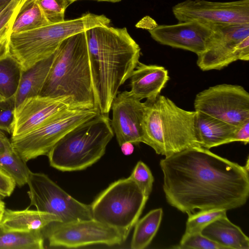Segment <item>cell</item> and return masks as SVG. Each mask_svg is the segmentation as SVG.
<instances>
[{"instance_id":"obj_10","label":"cell","mask_w":249,"mask_h":249,"mask_svg":"<svg viewBox=\"0 0 249 249\" xmlns=\"http://www.w3.org/2000/svg\"><path fill=\"white\" fill-rule=\"evenodd\" d=\"M27 184L30 207L57 215L61 222L93 219L90 205L71 196L47 175L30 171Z\"/></svg>"},{"instance_id":"obj_22","label":"cell","mask_w":249,"mask_h":249,"mask_svg":"<svg viewBox=\"0 0 249 249\" xmlns=\"http://www.w3.org/2000/svg\"><path fill=\"white\" fill-rule=\"evenodd\" d=\"M162 208L152 210L135 225L130 247L132 249H143L156 235L162 220Z\"/></svg>"},{"instance_id":"obj_35","label":"cell","mask_w":249,"mask_h":249,"mask_svg":"<svg viewBox=\"0 0 249 249\" xmlns=\"http://www.w3.org/2000/svg\"><path fill=\"white\" fill-rule=\"evenodd\" d=\"M11 144V141L3 131L0 129V153L4 151L5 148Z\"/></svg>"},{"instance_id":"obj_3","label":"cell","mask_w":249,"mask_h":249,"mask_svg":"<svg viewBox=\"0 0 249 249\" xmlns=\"http://www.w3.org/2000/svg\"><path fill=\"white\" fill-rule=\"evenodd\" d=\"M39 95L60 100L71 109L97 107L86 31L60 43Z\"/></svg>"},{"instance_id":"obj_40","label":"cell","mask_w":249,"mask_h":249,"mask_svg":"<svg viewBox=\"0 0 249 249\" xmlns=\"http://www.w3.org/2000/svg\"><path fill=\"white\" fill-rule=\"evenodd\" d=\"M77 0H68V2L69 3V4H71L72 3H73V2L77 1Z\"/></svg>"},{"instance_id":"obj_31","label":"cell","mask_w":249,"mask_h":249,"mask_svg":"<svg viewBox=\"0 0 249 249\" xmlns=\"http://www.w3.org/2000/svg\"><path fill=\"white\" fill-rule=\"evenodd\" d=\"M50 23L65 20V13L70 5L68 0H37Z\"/></svg>"},{"instance_id":"obj_2","label":"cell","mask_w":249,"mask_h":249,"mask_svg":"<svg viewBox=\"0 0 249 249\" xmlns=\"http://www.w3.org/2000/svg\"><path fill=\"white\" fill-rule=\"evenodd\" d=\"M86 33L97 107L108 114L119 88L139 62L141 48L125 27L96 26Z\"/></svg>"},{"instance_id":"obj_4","label":"cell","mask_w":249,"mask_h":249,"mask_svg":"<svg viewBox=\"0 0 249 249\" xmlns=\"http://www.w3.org/2000/svg\"><path fill=\"white\" fill-rule=\"evenodd\" d=\"M144 102L143 143L157 154L167 157L186 149L201 147L196 132L195 110H184L160 94Z\"/></svg>"},{"instance_id":"obj_6","label":"cell","mask_w":249,"mask_h":249,"mask_svg":"<svg viewBox=\"0 0 249 249\" xmlns=\"http://www.w3.org/2000/svg\"><path fill=\"white\" fill-rule=\"evenodd\" d=\"M114 136L108 114L99 113L66 134L47 154L50 165L62 171L85 169L104 155Z\"/></svg>"},{"instance_id":"obj_15","label":"cell","mask_w":249,"mask_h":249,"mask_svg":"<svg viewBox=\"0 0 249 249\" xmlns=\"http://www.w3.org/2000/svg\"><path fill=\"white\" fill-rule=\"evenodd\" d=\"M148 31L151 37L159 43L190 51L197 56L205 51L213 34L211 25L196 21L160 25Z\"/></svg>"},{"instance_id":"obj_19","label":"cell","mask_w":249,"mask_h":249,"mask_svg":"<svg viewBox=\"0 0 249 249\" xmlns=\"http://www.w3.org/2000/svg\"><path fill=\"white\" fill-rule=\"evenodd\" d=\"M195 128L199 145L210 149L232 142L237 127L201 112L196 111Z\"/></svg>"},{"instance_id":"obj_24","label":"cell","mask_w":249,"mask_h":249,"mask_svg":"<svg viewBox=\"0 0 249 249\" xmlns=\"http://www.w3.org/2000/svg\"><path fill=\"white\" fill-rule=\"evenodd\" d=\"M50 23L37 0H28L18 14L12 32L17 33L25 31Z\"/></svg>"},{"instance_id":"obj_18","label":"cell","mask_w":249,"mask_h":249,"mask_svg":"<svg viewBox=\"0 0 249 249\" xmlns=\"http://www.w3.org/2000/svg\"><path fill=\"white\" fill-rule=\"evenodd\" d=\"M5 209L0 220V230L3 232H30L41 230L53 222H61L56 215L38 210Z\"/></svg>"},{"instance_id":"obj_29","label":"cell","mask_w":249,"mask_h":249,"mask_svg":"<svg viewBox=\"0 0 249 249\" xmlns=\"http://www.w3.org/2000/svg\"><path fill=\"white\" fill-rule=\"evenodd\" d=\"M172 248L177 249H226L201 232L183 235L179 244Z\"/></svg>"},{"instance_id":"obj_33","label":"cell","mask_w":249,"mask_h":249,"mask_svg":"<svg viewBox=\"0 0 249 249\" xmlns=\"http://www.w3.org/2000/svg\"><path fill=\"white\" fill-rule=\"evenodd\" d=\"M16 186L14 179L0 169V196L4 197L10 196Z\"/></svg>"},{"instance_id":"obj_37","label":"cell","mask_w":249,"mask_h":249,"mask_svg":"<svg viewBox=\"0 0 249 249\" xmlns=\"http://www.w3.org/2000/svg\"><path fill=\"white\" fill-rule=\"evenodd\" d=\"M96 0V1H107V2H118L122 0Z\"/></svg>"},{"instance_id":"obj_25","label":"cell","mask_w":249,"mask_h":249,"mask_svg":"<svg viewBox=\"0 0 249 249\" xmlns=\"http://www.w3.org/2000/svg\"><path fill=\"white\" fill-rule=\"evenodd\" d=\"M0 169L11 177L18 187L27 184L30 170L26 162L14 150L11 143L0 153Z\"/></svg>"},{"instance_id":"obj_23","label":"cell","mask_w":249,"mask_h":249,"mask_svg":"<svg viewBox=\"0 0 249 249\" xmlns=\"http://www.w3.org/2000/svg\"><path fill=\"white\" fill-rule=\"evenodd\" d=\"M41 230L30 232H3L0 230V249H43Z\"/></svg>"},{"instance_id":"obj_39","label":"cell","mask_w":249,"mask_h":249,"mask_svg":"<svg viewBox=\"0 0 249 249\" xmlns=\"http://www.w3.org/2000/svg\"><path fill=\"white\" fill-rule=\"evenodd\" d=\"M4 210H0V220H1V218L2 217Z\"/></svg>"},{"instance_id":"obj_7","label":"cell","mask_w":249,"mask_h":249,"mask_svg":"<svg viewBox=\"0 0 249 249\" xmlns=\"http://www.w3.org/2000/svg\"><path fill=\"white\" fill-rule=\"evenodd\" d=\"M148 199L129 177L120 179L110 184L90 205L92 218L115 229L126 240Z\"/></svg>"},{"instance_id":"obj_5","label":"cell","mask_w":249,"mask_h":249,"mask_svg":"<svg viewBox=\"0 0 249 249\" xmlns=\"http://www.w3.org/2000/svg\"><path fill=\"white\" fill-rule=\"evenodd\" d=\"M110 22L104 15L88 13L76 18L12 33L10 56L25 71L53 54L66 38L94 27L109 25Z\"/></svg>"},{"instance_id":"obj_30","label":"cell","mask_w":249,"mask_h":249,"mask_svg":"<svg viewBox=\"0 0 249 249\" xmlns=\"http://www.w3.org/2000/svg\"><path fill=\"white\" fill-rule=\"evenodd\" d=\"M129 177L137 185L143 194L149 197L154 180L149 167L142 161H139Z\"/></svg>"},{"instance_id":"obj_13","label":"cell","mask_w":249,"mask_h":249,"mask_svg":"<svg viewBox=\"0 0 249 249\" xmlns=\"http://www.w3.org/2000/svg\"><path fill=\"white\" fill-rule=\"evenodd\" d=\"M172 12L178 22L196 21L208 25L249 23V0H185L174 5Z\"/></svg>"},{"instance_id":"obj_38","label":"cell","mask_w":249,"mask_h":249,"mask_svg":"<svg viewBox=\"0 0 249 249\" xmlns=\"http://www.w3.org/2000/svg\"><path fill=\"white\" fill-rule=\"evenodd\" d=\"M5 209L4 202L0 199V210H4Z\"/></svg>"},{"instance_id":"obj_9","label":"cell","mask_w":249,"mask_h":249,"mask_svg":"<svg viewBox=\"0 0 249 249\" xmlns=\"http://www.w3.org/2000/svg\"><path fill=\"white\" fill-rule=\"evenodd\" d=\"M211 25L213 34L206 49L197 55L201 70H220L237 60L249 61V23Z\"/></svg>"},{"instance_id":"obj_41","label":"cell","mask_w":249,"mask_h":249,"mask_svg":"<svg viewBox=\"0 0 249 249\" xmlns=\"http://www.w3.org/2000/svg\"><path fill=\"white\" fill-rule=\"evenodd\" d=\"M5 99L0 94V101H4Z\"/></svg>"},{"instance_id":"obj_14","label":"cell","mask_w":249,"mask_h":249,"mask_svg":"<svg viewBox=\"0 0 249 249\" xmlns=\"http://www.w3.org/2000/svg\"><path fill=\"white\" fill-rule=\"evenodd\" d=\"M144 102L129 91L118 92L111 106L110 124L120 146L126 142L138 144L143 141V120Z\"/></svg>"},{"instance_id":"obj_8","label":"cell","mask_w":249,"mask_h":249,"mask_svg":"<svg viewBox=\"0 0 249 249\" xmlns=\"http://www.w3.org/2000/svg\"><path fill=\"white\" fill-rule=\"evenodd\" d=\"M99 113L97 107L67 109L36 130L20 137H11L12 146L25 162L40 156H47L66 134Z\"/></svg>"},{"instance_id":"obj_12","label":"cell","mask_w":249,"mask_h":249,"mask_svg":"<svg viewBox=\"0 0 249 249\" xmlns=\"http://www.w3.org/2000/svg\"><path fill=\"white\" fill-rule=\"evenodd\" d=\"M194 108L236 127L249 120V94L241 86L221 84L197 93Z\"/></svg>"},{"instance_id":"obj_17","label":"cell","mask_w":249,"mask_h":249,"mask_svg":"<svg viewBox=\"0 0 249 249\" xmlns=\"http://www.w3.org/2000/svg\"><path fill=\"white\" fill-rule=\"evenodd\" d=\"M129 78V92L133 96L140 100H153L160 94L169 76L164 67L139 61Z\"/></svg>"},{"instance_id":"obj_28","label":"cell","mask_w":249,"mask_h":249,"mask_svg":"<svg viewBox=\"0 0 249 249\" xmlns=\"http://www.w3.org/2000/svg\"><path fill=\"white\" fill-rule=\"evenodd\" d=\"M227 216V211L213 209L199 211L188 215L183 235L201 232L202 230L215 220Z\"/></svg>"},{"instance_id":"obj_34","label":"cell","mask_w":249,"mask_h":249,"mask_svg":"<svg viewBox=\"0 0 249 249\" xmlns=\"http://www.w3.org/2000/svg\"><path fill=\"white\" fill-rule=\"evenodd\" d=\"M240 142L247 144L249 142V120L237 127L232 142Z\"/></svg>"},{"instance_id":"obj_21","label":"cell","mask_w":249,"mask_h":249,"mask_svg":"<svg viewBox=\"0 0 249 249\" xmlns=\"http://www.w3.org/2000/svg\"><path fill=\"white\" fill-rule=\"evenodd\" d=\"M55 53L56 51L51 56L37 63L26 71H22L15 96V107L25 99L40 95L53 63Z\"/></svg>"},{"instance_id":"obj_11","label":"cell","mask_w":249,"mask_h":249,"mask_svg":"<svg viewBox=\"0 0 249 249\" xmlns=\"http://www.w3.org/2000/svg\"><path fill=\"white\" fill-rule=\"evenodd\" d=\"M41 231L50 247L77 248L94 244L111 246L125 240L117 230L93 219L53 222Z\"/></svg>"},{"instance_id":"obj_1","label":"cell","mask_w":249,"mask_h":249,"mask_svg":"<svg viewBox=\"0 0 249 249\" xmlns=\"http://www.w3.org/2000/svg\"><path fill=\"white\" fill-rule=\"evenodd\" d=\"M160 165L167 202L188 215L196 210L234 209L248 199V158L241 166L195 147L165 157Z\"/></svg>"},{"instance_id":"obj_26","label":"cell","mask_w":249,"mask_h":249,"mask_svg":"<svg viewBox=\"0 0 249 249\" xmlns=\"http://www.w3.org/2000/svg\"><path fill=\"white\" fill-rule=\"evenodd\" d=\"M22 71L10 57L0 61V94L5 100L15 98Z\"/></svg>"},{"instance_id":"obj_32","label":"cell","mask_w":249,"mask_h":249,"mask_svg":"<svg viewBox=\"0 0 249 249\" xmlns=\"http://www.w3.org/2000/svg\"><path fill=\"white\" fill-rule=\"evenodd\" d=\"M15 98L0 101V129L11 134L13 127Z\"/></svg>"},{"instance_id":"obj_20","label":"cell","mask_w":249,"mask_h":249,"mask_svg":"<svg viewBox=\"0 0 249 249\" xmlns=\"http://www.w3.org/2000/svg\"><path fill=\"white\" fill-rule=\"evenodd\" d=\"M201 233L226 249H249V237L227 216L215 220Z\"/></svg>"},{"instance_id":"obj_16","label":"cell","mask_w":249,"mask_h":249,"mask_svg":"<svg viewBox=\"0 0 249 249\" xmlns=\"http://www.w3.org/2000/svg\"><path fill=\"white\" fill-rule=\"evenodd\" d=\"M69 108L61 100L50 97L27 98L15 108L11 137L29 133Z\"/></svg>"},{"instance_id":"obj_27","label":"cell","mask_w":249,"mask_h":249,"mask_svg":"<svg viewBox=\"0 0 249 249\" xmlns=\"http://www.w3.org/2000/svg\"><path fill=\"white\" fill-rule=\"evenodd\" d=\"M28 0H11L9 7L0 18V61L10 56V40L15 20Z\"/></svg>"},{"instance_id":"obj_36","label":"cell","mask_w":249,"mask_h":249,"mask_svg":"<svg viewBox=\"0 0 249 249\" xmlns=\"http://www.w3.org/2000/svg\"><path fill=\"white\" fill-rule=\"evenodd\" d=\"M120 147L122 153L125 156L132 154L134 149L133 144L129 142L123 143Z\"/></svg>"}]
</instances>
